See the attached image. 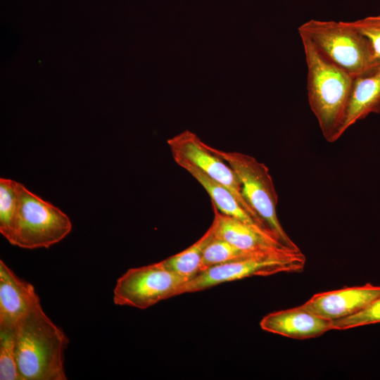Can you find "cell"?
<instances>
[{
  "label": "cell",
  "mask_w": 380,
  "mask_h": 380,
  "mask_svg": "<svg viewBox=\"0 0 380 380\" xmlns=\"http://www.w3.org/2000/svg\"><path fill=\"white\" fill-rule=\"evenodd\" d=\"M16 362L20 380H66L64 353L68 339L46 315L39 298L15 329Z\"/></svg>",
  "instance_id": "cell-1"
},
{
  "label": "cell",
  "mask_w": 380,
  "mask_h": 380,
  "mask_svg": "<svg viewBox=\"0 0 380 380\" xmlns=\"http://www.w3.org/2000/svg\"><path fill=\"white\" fill-rule=\"evenodd\" d=\"M307 65V94L324 138L338 140L353 76L324 58L304 36H300Z\"/></svg>",
  "instance_id": "cell-2"
},
{
  "label": "cell",
  "mask_w": 380,
  "mask_h": 380,
  "mask_svg": "<svg viewBox=\"0 0 380 380\" xmlns=\"http://www.w3.org/2000/svg\"><path fill=\"white\" fill-rule=\"evenodd\" d=\"M298 31L324 58L353 77L375 66L369 42L350 22L310 20Z\"/></svg>",
  "instance_id": "cell-3"
},
{
  "label": "cell",
  "mask_w": 380,
  "mask_h": 380,
  "mask_svg": "<svg viewBox=\"0 0 380 380\" xmlns=\"http://www.w3.org/2000/svg\"><path fill=\"white\" fill-rule=\"evenodd\" d=\"M236 173L243 198L266 229L281 243L300 250L281 225L277 214L278 196L268 167L254 157L237 151L210 146Z\"/></svg>",
  "instance_id": "cell-4"
},
{
  "label": "cell",
  "mask_w": 380,
  "mask_h": 380,
  "mask_svg": "<svg viewBox=\"0 0 380 380\" xmlns=\"http://www.w3.org/2000/svg\"><path fill=\"white\" fill-rule=\"evenodd\" d=\"M305 261L300 250L279 249L258 253L207 269L183 284L174 297L253 276L302 272Z\"/></svg>",
  "instance_id": "cell-5"
},
{
  "label": "cell",
  "mask_w": 380,
  "mask_h": 380,
  "mask_svg": "<svg viewBox=\"0 0 380 380\" xmlns=\"http://www.w3.org/2000/svg\"><path fill=\"white\" fill-rule=\"evenodd\" d=\"M71 229L70 219L64 212L20 184L11 244L26 249L49 248L63 240Z\"/></svg>",
  "instance_id": "cell-6"
},
{
  "label": "cell",
  "mask_w": 380,
  "mask_h": 380,
  "mask_svg": "<svg viewBox=\"0 0 380 380\" xmlns=\"http://www.w3.org/2000/svg\"><path fill=\"white\" fill-rule=\"evenodd\" d=\"M187 281L167 268L163 261L130 268L117 280L113 302L144 310L174 297L176 291Z\"/></svg>",
  "instance_id": "cell-7"
},
{
  "label": "cell",
  "mask_w": 380,
  "mask_h": 380,
  "mask_svg": "<svg viewBox=\"0 0 380 380\" xmlns=\"http://www.w3.org/2000/svg\"><path fill=\"white\" fill-rule=\"evenodd\" d=\"M167 144L172 156L184 158L214 181L228 189L248 213L268 232L243 198L240 182L234 171L210 150V146L189 130L168 139Z\"/></svg>",
  "instance_id": "cell-8"
},
{
  "label": "cell",
  "mask_w": 380,
  "mask_h": 380,
  "mask_svg": "<svg viewBox=\"0 0 380 380\" xmlns=\"http://www.w3.org/2000/svg\"><path fill=\"white\" fill-rule=\"evenodd\" d=\"M379 295L380 286L367 284L318 293L301 306L321 317L334 321L359 312Z\"/></svg>",
  "instance_id": "cell-9"
},
{
  "label": "cell",
  "mask_w": 380,
  "mask_h": 380,
  "mask_svg": "<svg viewBox=\"0 0 380 380\" xmlns=\"http://www.w3.org/2000/svg\"><path fill=\"white\" fill-rule=\"evenodd\" d=\"M260 326L265 331L300 340L317 338L333 330L332 321L301 305L269 313L261 319Z\"/></svg>",
  "instance_id": "cell-10"
},
{
  "label": "cell",
  "mask_w": 380,
  "mask_h": 380,
  "mask_svg": "<svg viewBox=\"0 0 380 380\" xmlns=\"http://www.w3.org/2000/svg\"><path fill=\"white\" fill-rule=\"evenodd\" d=\"M39 298L34 286L19 278L0 260V328L15 329Z\"/></svg>",
  "instance_id": "cell-11"
},
{
  "label": "cell",
  "mask_w": 380,
  "mask_h": 380,
  "mask_svg": "<svg viewBox=\"0 0 380 380\" xmlns=\"http://www.w3.org/2000/svg\"><path fill=\"white\" fill-rule=\"evenodd\" d=\"M212 205L214 213L212 224L214 226L215 237L248 251L261 252L291 249L281 243L270 234L223 214L214 204L212 203Z\"/></svg>",
  "instance_id": "cell-12"
},
{
  "label": "cell",
  "mask_w": 380,
  "mask_h": 380,
  "mask_svg": "<svg viewBox=\"0 0 380 380\" xmlns=\"http://www.w3.org/2000/svg\"><path fill=\"white\" fill-rule=\"evenodd\" d=\"M371 113H380V64L353 77L347 108L337 139L352 125Z\"/></svg>",
  "instance_id": "cell-13"
},
{
  "label": "cell",
  "mask_w": 380,
  "mask_h": 380,
  "mask_svg": "<svg viewBox=\"0 0 380 380\" xmlns=\"http://www.w3.org/2000/svg\"><path fill=\"white\" fill-rule=\"evenodd\" d=\"M172 157L178 165L188 172L204 188L210 196L212 203L219 211L270 234L248 213L228 189L214 181L184 158L177 156Z\"/></svg>",
  "instance_id": "cell-14"
},
{
  "label": "cell",
  "mask_w": 380,
  "mask_h": 380,
  "mask_svg": "<svg viewBox=\"0 0 380 380\" xmlns=\"http://www.w3.org/2000/svg\"><path fill=\"white\" fill-rule=\"evenodd\" d=\"M213 237L214 226L211 224L194 243L162 261L170 270L189 280L201 272L203 251Z\"/></svg>",
  "instance_id": "cell-15"
},
{
  "label": "cell",
  "mask_w": 380,
  "mask_h": 380,
  "mask_svg": "<svg viewBox=\"0 0 380 380\" xmlns=\"http://www.w3.org/2000/svg\"><path fill=\"white\" fill-rule=\"evenodd\" d=\"M20 183L0 178V232L11 239L20 203Z\"/></svg>",
  "instance_id": "cell-16"
},
{
  "label": "cell",
  "mask_w": 380,
  "mask_h": 380,
  "mask_svg": "<svg viewBox=\"0 0 380 380\" xmlns=\"http://www.w3.org/2000/svg\"><path fill=\"white\" fill-rule=\"evenodd\" d=\"M262 252L266 251L254 252L240 249L224 240L215 237L214 235L203 251L201 272L211 267Z\"/></svg>",
  "instance_id": "cell-17"
},
{
  "label": "cell",
  "mask_w": 380,
  "mask_h": 380,
  "mask_svg": "<svg viewBox=\"0 0 380 380\" xmlns=\"http://www.w3.org/2000/svg\"><path fill=\"white\" fill-rule=\"evenodd\" d=\"M15 329L0 328L1 380H20L16 362Z\"/></svg>",
  "instance_id": "cell-18"
},
{
  "label": "cell",
  "mask_w": 380,
  "mask_h": 380,
  "mask_svg": "<svg viewBox=\"0 0 380 380\" xmlns=\"http://www.w3.org/2000/svg\"><path fill=\"white\" fill-rule=\"evenodd\" d=\"M380 322V295L359 312L332 321L333 330H346Z\"/></svg>",
  "instance_id": "cell-19"
},
{
  "label": "cell",
  "mask_w": 380,
  "mask_h": 380,
  "mask_svg": "<svg viewBox=\"0 0 380 380\" xmlns=\"http://www.w3.org/2000/svg\"><path fill=\"white\" fill-rule=\"evenodd\" d=\"M350 23L369 42L374 54V65L380 64V15L370 16Z\"/></svg>",
  "instance_id": "cell-20"
}]
</instances>
